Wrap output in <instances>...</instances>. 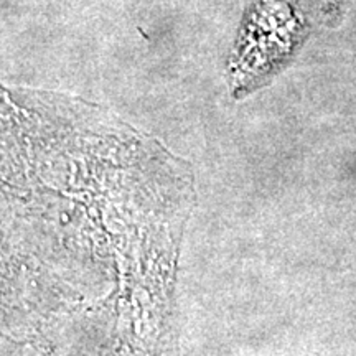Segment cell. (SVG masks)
Wrapping results in <instances>:
<instances>
[{"label": "cell", "instance_id": "6da1fadb", "mask_svg": "<svg viewBox=\"0 0 356 356\" xmlns=\"http://www.w3.org/2000/svg\"><path fill=\"white\" fill-rule=\"evenodd\" d=\"M309 356H318V355H309Z\"/></svg>", "mask_w": 356, "mask_h": 356}]
</instances>
